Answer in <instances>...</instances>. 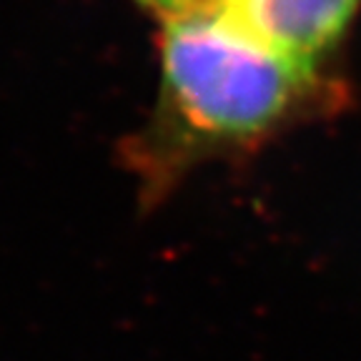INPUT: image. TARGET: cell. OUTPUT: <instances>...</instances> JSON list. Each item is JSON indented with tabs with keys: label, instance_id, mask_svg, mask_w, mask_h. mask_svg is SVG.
Masks as SVG:
<instances>
[{
	"label": "cell",
	"instance_id": "obj_1",
	"mask_svg": "<svg viewBox=\"0 0 361 361\" xmlns=\"http://www.w3.org/2000/svg\"><path fill=\"white\" fill-rule=\"evenodd\" d=\"M164 101L180 133L203 143L254 141L299 106L314 66L261 38L233 13L166 20Z\"/></svg>",
	"mask_w": 361,
	"mask_h": 361
},
{
	"label": "cell",
	"instance_id": "obj_3",
	"mask_svg": "<svg viewBox=\"0 0 361 361\" xmlns=\"http://www.w3.org/2000/svg\"><path fill=\"white\" fill-rule=\"evenodd\" d=\"M141 3L153 8L164 20H176V18L231 13L236 0H141Z\"/></svg>",
	"mask_w": 361,
	"mask_h": 361
},
{
	"label": "cell",
	"instance_id": "obj_2",
	"mask_svg": "<svg viewBox=\"0 0 361 361\" xmlns=\"http://www.w3.org/2000/svg\"><path fill=\"white\" fill-rule=\"evenodd\" d=\"M359 6L361 0H236L231 13L279 51L314 66L341 38Z\"/></svg>",
	"mask_w": 361,
	"mask_h": 361
}]
</instances>
